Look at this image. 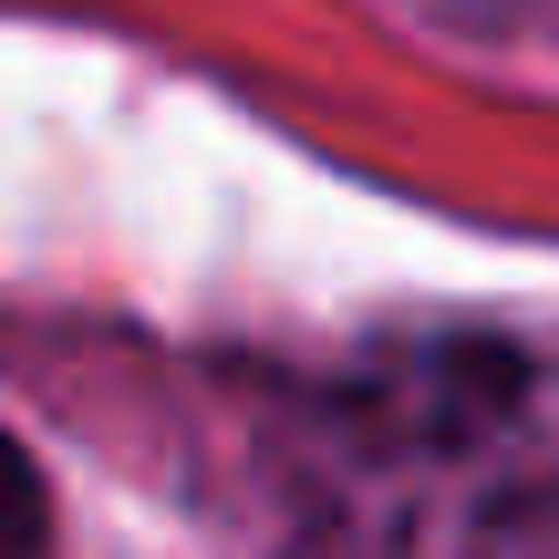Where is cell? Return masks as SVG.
<instances>
[{
  "instance_id": "1",
  "label": "cell",
  "mask_w": 559,
  "mask_h": 559,
  "mask_svg": "<svg viewBox=\"0 0 559 559\" xmlns=\"http://www.w3.org/2000/svg\"><path fill=\"white\" fill-rule=\"evenodd\" d=\"M52 539V498H41V466L21 456V436L0 425V559H41Z\"/></svg>"
}]
</instances>
